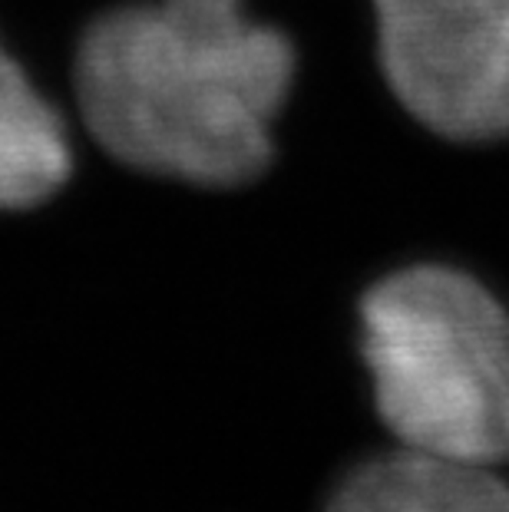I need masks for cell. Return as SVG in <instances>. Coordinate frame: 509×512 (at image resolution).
<instances>
[{"mask_svg":"<svg viewBox=\"0 0 509 512\" xmlns=\"http://www.w3.org/2000/svg\"><path fill=\"white\" fill-rule=\"evenodd\" d=\"M295 50L242 0H159L100 17L77 53L86 129L156 176L242 185L272 159Z\"/></svg>","mask_w":509,"mask_h":512,"instance_id":"obj_1","label":"cell"},{"mask_svg":"<svg viewBox=\"0 0 509 512\" xmlns=\"http://www.w3.org/2000/svg\"><path fill=\"white\" fill-rule=\"evenodd\" d=\"M364 357L384 423L410 450L509 456V314L480 281L414 265L367 291Z\"/></svg>","mask_w":509,"mask_h":512,"instance_id":"obj_2","label":"cell"},{"mask_svg":"<svg viewBox=\"0 0 509 512\" xmlns=\"http://www.w3.org/2000/svg\"><path fill=\"white\" fill-rule=\"evenodd\" d=\"M397 100L450 139L509 136V0H374Z\"/></svg>","mask_w":509,"mask_h":512,"instance_id":"obj_3","label":"cell"},{"mask_svg":"<svg viewBox=\"0 0 509 512\" xmlns=\"http://www.w3.org/2000/svg\"><path fill=\"white\" fill-rule=\"evenodd\" d=\"M328 512H509V486L483 463L404 446L354 470Z\"/></svg>","mask_w":509,"mask_h":512,"instance_id":"obj_4","label":"cell"},{"mask_svg":"<svg viewBox=\"0 0 509 512\" xmlns=\"http://www.w3.org/2000/svg\"><path fill=\"white\" fill-rule=\"evenodd\" d=\"M70 176L63 119L0 47V209H30Z\"/></svg>","mask_w":509,"mask_h":512,"instance_id":"obj_5","label":"cell"}]
</instances>
